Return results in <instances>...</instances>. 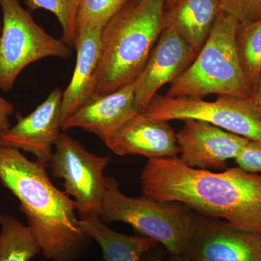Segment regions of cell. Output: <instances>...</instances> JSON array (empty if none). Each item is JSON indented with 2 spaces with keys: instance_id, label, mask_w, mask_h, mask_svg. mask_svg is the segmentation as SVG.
<instances>
[{
  "instance_id": "cell-21",
  "label": "cell",
  "mask_w": 261,
  "mask_h": 261,
  "mask_svg": "<svg viewBox=\"0 0 261 261\" xmlns=\"http://www.w3.org/2000/svg\"><path fill=\"white\" fill-rule=\"evenodd\" d=\"M129 0H81L77 25L81 29L104 28Z\"/></svg>"
},
{
  "instance_id": "cell-23",
  "label": "cell",
  "mask_w": 261,
  "mask_h": 261,
  "mask_svg": "<svg viewBox=\"0 0 261 261\" xmlns=\"http://www.w3.org/2000/svg\"><path fill=\"white\" fill-rule=\"evenodd\" d=\"M235 161L245 171L261 172V142L250 141Z\"/></svg>"
},
{
  "instance_id": "cell-6",
  "label": "cell",
  "mask_w": 261,
  "mask_h": 261,
  "mask_svg": "<svg viewBox=\"0 0 261 261\" xmlns=\"http://www.w3.org/2000/svg\"><path fill=\"white\" fill-rule=\"evenodd\" d=\"M0 89L12 90L20 73L34 62L49 57L70 59L73 56L71 47L36 23L19 0H0Z\"/></svg>"
},
{
  "instance_id": "cell-20",
  "label": "cell",
  "mask_w": 261,
  "mask_h": 261,
  "mask_svg": "<svg viewBox=\"0 0 261 261\" xmlns=\"http://www.w3.org/2000/svg\"><path fill=\"white\" fill-rule=\"evenodd\" d=\"M81 0H25L29 11L44 9L56 15L61 23V39L69 47H74L78 35L77 17Z\"/></svg>"
},
{
  "instance_id": "cell-27",
  "label": "cell",
  "mask_w": 261,
  "mask_h": 261,
  "mask_svg": "<svg viewBox=\"0 0 261 261\" xmlns=\"http://www.w3.org/2000/svg\"><path fill=\"white\" fill-rule=\"evenodd\" d=\"M163 261H190L184 253L168 254V256L164 257Z\"/></svg>"
},
{
  "instance_id": "cell-11",
  "label": "cell",
  "mask_w": 261,
  "mask_h": 261,
  "mask_svg": "<svg viewBox=\"0 0 261 261\" xmlns=\"http://www.w3.org/2000/svg\"><path fill=\"white\" fill-rule=\"evenodd\" d=\"M197 53L171 29H163L143 71L135 81V104L142 112L165 84L192 64Z\"/></svg>"
},
{
  "instance_id": "cell-29",
  "label": "cell",
  "mask_w": 261,
  "mask_h": 261,
  "mask_svg": "<svg viewBox=\"0 0 261 261\" xmlns=\"http://www.w3.org/2000/svg\"><path fill=\"white\" fill-rule=\"evenodd\" d=\"M2 27H3V24H2L1 23H0V34H1V32H2Z\"/></svg>"
},
{
  "instance_id": "cell-9",
  "label": "cell",
  "mask_w": 261,
  "mask_h": 261,
  "mask_svg": "<svg viewBox=\"0 0 261 261\" xmlns=\"http://www.w3.org/2000/svg\"><path fill=\"white\" fill-rule=\"evenodd\" d=\"M184 254L190 261H261V234L194 211Z\"/></svg>"
},
{
  "instance_id": "cell-2",
  "label": "cell",
  "mask_w": 261,
  "mask_h": 261,
  "mask_svg": "<svg viewBox=\"0 0 261 261\" xmlns=\"http://www.w3.org/2000/svg\"><path fill=\"white\" fill-rule=\"evenodd\" d=\"M47 163L30 161L20 149L0 144V181L20 202L28 226L48 260L71 261L89 237L77 205L50 181Z\"/></svg>"
},
{
  "instance_id": "cell-17",
  "label": "cell",
  "mask_w": 261,
  "mask_h": 261,
  "mask_svg": "<svg viewBox=\"0 0 261 261\" xmlns=\"http://www.w3.org/2000/svg\"><path fill=\"white\" fill-rule=\"evenodd\" d=\"M81 224L90 238L102 249L104 261H141L157 241L143 236H129L108 227L97 216H82Z\"/></svg>"
},
{
  "instance_id": "cell-5",
  "label": "cell",
  "mask_w": 261,
  "mask_h": 261,
  "mask_svg": "<svg viewBox=\"0 0 261 261\" xmlns=\"http://www.w3.org/2000/svg\"><path fill=\"white\" fill-rule=\"evenodd\" d=\"M106 189L99 219L104 223L123 222L157 241L168 254L186 251L194 211L175 201L149 196L132 197L120 190L112 177L106 178Z\"/></svg>"
},
{
  "instance_id": "cell-3",
  "label": "cell",
  "mask_w": 261,
  "mask_h": 261,
  "mask_svg": "<svg viewBox=\"0 0 261 261\" xmlns=\"http://www.w3.org/2000/svg\"><path fill=\"white\" fill-rule=\"evenodd\" d=\"M166 0H129L102 31L96 98L135 82L164 29Z\"/></svg>"
},
{
  "instance_id": "cell-22",
  "label": "cell",
  "mask_w": 261,
  "mask_h": 261,
  "mask_svg": "<svg viewBox=\"0 0 261 261\" xmlns=\"http://www.w3.org/2000/svg\"><path fill=\"white\" fill-rule=\"evenodd\" d=\"M221 10L243 24L261 19V0H219Z\"/></svg>"
},
{
  "instance_id": "cell-19",
  "label": "cell",
  "mask_w": 261,
  "mask_h": 261,
  "mask_svg": "<svg viewBox=\"0 0 261 261\" xmlns=\"http://www.w3.org/2000/svg\"><path fill=\"white\" fill-rule=\"evenodd\" d=\"M238 47L242 66L252 88L261 75V19L240 24Z\"/></svg>"
},
{
  "instance_id": "cell-18",
  "label": "cell",
  "mask_w": 261,
  "mask_h": 261,
  "mask_svg": "<svg viewBox=\"0 0 261 261\" xmlns=\"http://www.w3.org/2000/svg\"><path fill=\"white\" fill-rule=\"evenodd\" d=\"M0 261H29L42 252L31 228L8 214H0Z\"/></svg>"
},
{
  "instance_id": "cell-26",
  "label": "cell",
  "mask_w": 261,
  "mask_h": 261,
  "mask_svg": "<svg viewBox=\"0 0 261 261\" xmlns=\"http://www.w3.org/2000/svg\"><path fill=\"white\" fill-rule=\"evenodd\" d=\"M159 245L147 252L142 257L141 261H163L164 259L165 251L159 247Z\"/></svg>"
},
{
  "instance_id": "cell-24",
  "label": "cell",
  "mask_w": 261,
  "mask_h": 261,
  "mask_svg": "<svg viewBox=\"0 0 261 261\" xmlns=\"http://www.w3.org/2000/svg\"><path fill=\"white\" fill-rule=\"evenodd\" d=\"M14 111L13 104L0 96V137L11 127L10 117L14 113Z\"/></svg>"
},
{
  "instance_id": "cell-28",
  "label": "cell",
  "mask_w": 261,
  "mask_h": 261,
  "mask_svg": "<svg viewBox=\"0 0 261 261\" xmlns=\"http://www.w3.org/2000/svg\"><path fill=\"white\" fill-rule=\"evenodd\" d=\"M178 0H166V10H169L176 4Z\"/></svg>"
},
{
  "instance_id": "cell-4",
  "label": "cell",
  "mask_w": 261,
  "mask_h": 261,
  "mask_svg": "<svg viewBox=\"0 0 261 261\" xmlns=\"http://www.w3.org/2000/svg\"><path fill=\"white\" fill-rule=\"evenodd\" d=\"M240 27L236 19L221 10L202 49L171 82L166 96L202 98L217 94L249 99L252 88L239 55Z\"/></svg>"
},
{
  "instance_id": "cell-8",
  "label": "cell",
  "mask_w": 261,
  "mask_h": 261,
  "mask_svg": "<svg viewBox=\"0 0 261 261\" xmlns=\"http://www.w3.org/2000/svg\"><path fill=\"white\" fill-rule=\"evenodd\" d=\"M54 147L48 163L51 174L64 180L65 192L75 199L80 217H99L106 189L104 171L111 159L91 153L65 133Z\"/></svg>"
},
{
  "instance_id": "cell-14",
  "label": "cell",
  "mask_w": 261,
  "mask_h": 261,
  "mask_svg": "<svg viewBox=\"0 0 261 261\" xmlns=\"http://www.w3.org/2000/svg\"><path fill=\"white\" fill-rule=\"evenodd\" d=\"M135 87L133 82L113 93L95 98L65 120L61 129L81 128L104 142L140 113L135 107Z\"/></svg>"
},
{
  "instance_id": "cell-7",
  "label": "cell",
  "mask_w": 261,
  "mask_h": 261,
  "mask_svg": "<svg viewBox=\"0 0 261 261\" xmlns=\"http://www.w3.org/2000/svg\"><path fill=\"white\" fill-rule=\"evenodd\" d=\"M141 113L159 121L207 122L247 140L261 142V120L250 99L218 95L216 100L207 102L200 97L156 94Z\"/></svg>"
},
{
  "instance_id": "cell-15",
  "label": "cell",
  "mask_w": 261,
  "mask_h": 261,
  "mask_svg": "<svg viewBox=\"0 0 261 261\" xmlns=\"http://www.w3.org/2000/svg\"><path fill=\"white\" fill-rule=\"evenodd\" d=\"M102 31V28L98 27L79 31L74 44L76 50L74 71L62 97L61 125L79 109L96 98Z\"/></svg>"
},
{
  "instance_id": "cell-1",
  "label": "cell",
  "mask_w": 261,
  "mask_h": 261,
  "mask_svg": "<svg viewBox=\"0 0 261 261\" xmlns=\"http://www.w3.org/2000/svg\"><path fill=\"white\" fill-rule=\"evenodd\" d=\"M140 180L144 195L181 202L196 213L261 234V174L239 166L221 172L197 169L176 156L149 159Z\"/></svg>"
},
{
  "instance_id": "cell-10",
  "label": "cell",
  "mask_w": 261,
  "mask_h": 261,
  "mask_svg": "<svg viewBox=\"0 0 261 261\" xmlns=\"http://www.w3.org/2000/svg\"><path fill=\"white\" fill-rule=\"evenodd\" d=\"M176 134L180 159L197 169L224 170L250 140L207 122L185 120Z\"/></svg>"
},
{
  "instance_id": "cell-13",
  "label": "cell",
  "mask_w": 261,
  "mask_h": 261,
  "mask_svg": "<svg viewBox=\"0 0 261 261\" xmlns=\"http://www.w3.org/2000/svg\"><path fill=\"white\" fill-rule=\"evenodd\" d=\"M120 156L141 155L149 159L176 157L177 138L167 121L154 120L137 113L104 142Z\"/></svg>"
},
{
  "instance_id": "cell-16",
  "label": "cell",
  "mask_w": 261,
  "mask_h": 261,
  "mask_svg": "<svg viewBox=\"0 0 261 261\" xmlns=\"http://www.w3.org/2000/svg\"><path fill=\"white\" fill-rule=\"evenodd\" d=\"M220 11L219 0H178L172 8L165 10L164 29L174 30L198 53Z\"/></svg>"
},
{
  "instance_id": "cell-25",
  "label": "cell",
  "mask_w": 261,
  "mask_h": 261,
  "mask_svg": "<svg viewBox=\"0 0 261 261\" xmlns=\"http://www.w3.org/2000/svg\"><path fill=\"white\" fill-rule=\"evenodd\" d=\"M249 99L251 101L254 109L261 120V75L252 87L251 96Z\"/></svg>"
},
{
  "instance_id": "cell-12",
  "label": "cell",
  "mask_w": 261,
  "mask_h": 261,
  "mask_svg": "<svg viewBox=\"0 0 261 261\" xmlns=\"http://www.w3.org/2000/svg\"><path fill=\"white\" fill-rule=\"evenodd\" d=\"M62 97L61 89L57 87L28 116L17 115L16 124L3 134L0 144L30 152L48 164L61 134Z\"/></svg>"
}]
</instances>
